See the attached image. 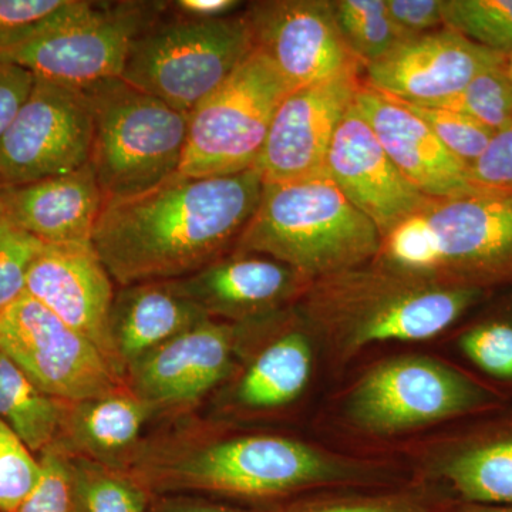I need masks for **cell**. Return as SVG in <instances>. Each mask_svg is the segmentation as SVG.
Wrapping results in <instances>:
<instances>
[{
  "label": "cell",
  "instance_id": "7bdbcfd3",
  "mask_svg": "<svg viewBox=\"0 0 512 512\" xmlns=\"http://www.w3.org/2000/svg\"><path fill=\"white\" fill-rule=\"evenodd\" d=\"M439 512H512V505L497 504H443Z\"/></svg>",
  "mask_w": 512,
  "mask_h": 512
},
{
  "label": "cell",
  "instance_id": "277c9868",
  "mask_svg": "<svg viewBox=\"0 0 512 512\" xmlns=\"http://www.w3.org/2000/svg\"><path fill=\"white\" fill-rule=\"evenodd\" d=\"M375 261L441 285H512V192L430 200L382 238Z\"/></svg>",
  "mask_w": 512,
  "mask_h": 512
},
{
  "label": "cell",
  "instance_id": "d4e9b609",
  "mask_svg": "<svg viewBox=\"0 0 512 512\" xmlns=\"http://www.w3.org/2000/svg\"><path fill=\"white\" fill-rule=\"evenodd\" d=\"M441 503L512 505V423L461 441L436 466Z\"/></svg>",
  "mask_w": 512,
  "mask_h": 512
},
{
  "label": "cell",
  "instance_id": "5bb4252c",
  "mask_svg": "<svg viewBox=\"0 0 512 512\" xmlns=\"http://www.w3.org/2000/svg\"><path fill=\"white\" fill-rule=\"evenodd\" d=\"M360 86L359 74H343L299 87L285 97L254 167L264 184L328 174L330 144Z\"/></svg>",
  "mask_w": 512,
  "mask_h": 512
},
{
  "label": "cell",
  "instance_id": "4dcf8cb0",
  "mask_svg": "<svg viewBox=\"0 0 512 512\" xmlns=\"http://www.w3.org/2000/svg\"><path fill=\"white\" fill-rule=\"evenodd\" d=\"M457 345L468 362L485 376L512 383V316L474 323L461 333Z\"/></svg>",
  "mask_w": 512,
  "mask_h": 512
},
{
  "label": "cell",
  "instance_id": "9a60e30c",
  "mask_svg": "<svg viewBox=\"0 0 512 512\" xmlns=\"http://www.w3.org/2000/svg\"><path fill=\"white\" fill-rule=\"evenodd\" d=\"M245 325L205 319L143 357L126 384L154 409H180L204 399L231 375Z\"/></svg>",
  "mask_w": 512,
  "mask_h": 512
},
{
  "label": "cell",
  "instance_id": "9c48e42d",
  "mask_svg": "<svg viewBox=\"0 0 512 512\" xmlns=\"http://www.w3.org/2000/svg\"><path fill=\"white\" fill-rule=\"evenodd\" d=\"M167 2L67 0L28 42L0 52L36 79L89 89L120 79L131 43Z\"/></svg>",
  "mask_w": 512,
  "mask_h": 512
},
{
  "label": "cell",
  "instance_id": "8992f818",
  "mask_svg": "<svg viewBox=\"0 0 512 512\" xmlns=\"http://www.w3.org/2000/svg\"><path fill=\"white\" fill-rule=\"evenodd\" d=\"M86 90L93 104L89 164L104 200L143 194L178 174L188 114L121 79Z\"/></svg>",
  "mask_w": 512,
  "mask_h": 512
},
{
  "label": "cell",
  "instance_id": "f1b7e54d",
  "mask_svg": "<svg viewBox=\"0 0 512 512\" xmlns=\"http://www.w3.org/2000/svg\"><path fill=\"white\" fill-rule=\"evenodd\" d=\"M444 26L478 45L512 50V0H443Z\"/></svg>",
  "mask_w": 512,
  "mask_h": 512
},
{
  "label": "cell",
  "instance_id": "e0dca14e",
  "mask_svg": "<svg viewBox=\"0 0 512 512\" xmlns=\"http://www.w3.org/2000/svg\"><path fill=\"white\" fill-rule=\"evenodd\" d=\"M170 282L208 318L235 325L261 322L292 308L311 285L284 262L237 251Z\"/></svg>",
  "mask_w": 512,
  "mask_h": 512
},
{
  "label": "cell",
  "instance_id": "8d00e7d4",
  "mask_svg": "<svg viewBox=\"0 0 512 512\" xmlns=\"http://www.w3.org/2000/svg\"><path fill=\"white\" fill-rule=\"evenodd\" d=\"M67 0H0V52L28 42Z\"/></svg>",
  "mask_w": 512,
  "mask_h": 512
},
{
  "label": "cell",
  "instance_id": "484cf974",
  "mask_svg": "<svg viewBox=\"0 0 512 512\" xmlns=\"http://www.w3.org/2000/svg\"><path fill=\"white\" fill-rule=\"evenodd\" d=\"M66 404L40 390L0 352V420L32 453H43L55 446Z\"/></svg>",
  "mask_w": 512,
  "mask_h": 512
},
{
  "label": "cell",
  "instance_id": "603a6c76",
  "mask_svg": "<svg viewBox=\"0 0 512 512\" xmlns=\"http://www.w3.org/2000/svg\"><path fill=\"white\" fill-rule=\"evenodd\" d=\"M208 316L171 282L121 286L110 313V338L124 380L127 370Z\"/></svg>",
  "mask_w": 512,
  "mask_h": 512
},
{
  "label": "cell",
  "instance_id": "b9f144b4",
  "mask_svg": "<svg viewBox=\"0 0 512 512\" xmlns=\"http://www.w3.org/2000/svg\"><path fill=\"white\" fill-rule=\"evenodd\" d=\"M150 512H265L232 507V505L211 503V501L192 500V498H163L151 503Z\"/></svg>",
  "mask_w": 512,
  "mask_h": 512
},
{
  "label": "cell",
  "instance_id": "4316f807",
  "mask_svg": "<svg viewBox=\"0 0 512 512\" xmlns=\"http://www.w3.org/2000/svg\"><path fill=\"white\" fill-rule=\"evenodd\" d=\"M343 42L366 69L407 40L387 13L384 0H330Z\"/></svg>",
  "mask_w": 512,
  "mask_h": 512
},
{
  "label": "cell",
  "instance_id": "ffe728a7",
  "mask_svg": "<svg viewBox=\"0 0 512 512\" xmlns=\"http://www.w3.org/2000/svg\"><path fill=\"white\" fill-rule=\"evenodd\" d=\"M353 103L393 164L426 197L443 200L481 192L470 183L467 165L402 100L362 83Z\"/></svg>",
  "mask_w": 512,
  "mask_h": 512
},
{
  "label": "cell",
  "instance_id": "7402d4cb",
  "mask_svg": "<svg viewBox=\"0 0 512 512\" xmlns=\"http://www.w3.org/2000/svg\"><path fill=\"white\" fill-rule=\"evenodd\" d=\"M271 330L272 338L235 384L232 400L241 409H281L296 402L311 382L315 336L298 306L275 315Z\"/></svg>",
  "mask_w": 512,
  "mask_h": 512
},
{
  "label": "cell",
  "instance_id": "2e32d148",
  "mask_svg": "<svg viewBox=\"0 0 512 512\" xmlns=\"http://www.w3.org/2000/svg\"><path fill=\"white\" fill-rule=\"evenodd\" d=\"M505 57L443 26L404 40L369 64L363 84L406 103L436 106L456 97L477 74Z\"/></svg>",
  "mask_w": 512,
  "mask_h": 512
},
{
  "label": "cell",
  "instance_id": "52a82bcc",
  "mask_svg": "<svg viewBox=\"0 0 512 512\" xmlns=\"http://www.w3.org/2000/svg\"><path fill=\"white\" fill-rule=\"evenodd\" d=\"M254 50L244 12L192 20L168 12L131 43L120 79L190 114Z\"/></svg>",
  "mask_w": 512,
  "mask_h": 512
},
{
  "label": "cell",
  "instance_id": "836d02e7",
  "mask_svg": "<svg viewBox=\"0 0 512 512\" xmlns=\"http://www.w3.org/2000/svg\"><path fill=\"white\" fill-rule=\"evenodd\" d=\"M39 461V481L15 512H82L69 456L52 446Z\"/></svg>",
  "mask_w": 512,
  "mask_h": 512
},
{
  "label": "cell",
  "instance_id": "ac0fdd59",
  "mask_svg": "<svg viewBox=\"0 0 512 512\" xmlns=\"http://www.w3.org/2000/svg\"><path fill=\"white\" fill-rule=\"evenodd\" d=\"M326 173L382 238L433 200L400 173L355 103L330 144Z\"/></svg>",
  "mask_w": 512,
  "mask_h": 512
},
{
  "label": "cell",
  "instance_id": "d590c367",
  "mask_svg": "<svg viewBox=\"0 0 512 512\" xmlns=\"http://www.w3.org/2000/svg\"><path fill=\"white\" fill-rule=\"evenodd\" d=\"M441 505L424 491L404 490L303 501L282 512H439Z\"/></svg>",
  "mask_w": 512,
  "mask_h": 512
},
{
  "label": "cell",
  "instance_id": "5b68a950",
  "mask_svg": "<svg viewBox=\"0 0 512 512\" xmlns=\"http://www.w3.org/2000/svg\"><path fill=\"white\" fill-rule=\"evenodd\" d=\"M382 235L328 174L264 184L234 251L274 258L313 282L375 261Z\"/></svg>",
  "mask_w": 512,
  "mask_h": 512
},
{
  "label": "cell",
  "instance_id": "7a4b0ae2",
  "mask_svg": "<svg viewBox=\"0 0 512 512\" xmlns=\"http://www.w3.org/2000/svg\"><path fill=\"white\" fill-rule=\"evenodd\" d=\"M150 494L208 493L275 501L316 490L394 481L386 466L275 434H245L163 451L134 474Z\"/></svg>",
  "mask_w": 512,
  "mask_h": 512
},
{
  "label": "cell",
  "instance_id": "74e56055",
  "mask_svg": "<svg viewBox=\"0 0 512 512\" xmlns=\"http://www.w3.org/2000/svg\"><path fill=\"white\" fill-rule=\"evenodd\" d=\"M470 183L481 192H512V126L495 134L490 146L468 167Z\"/></svg>",
  "mask_w": 512,
  "mask_h": 512
},
{
  "label": "cell",
  "instance_id": "6da1fadb",
  "mask_svg": "<svg viewBox=\"0 0 512 512\" xmlns=\"http://www.w3.org/2000/svg\"><path fill=\"white\" fill-rule=\"evenodd\" d=\"M262 188L255 168L224 177L175 174L143 194L104 202L93 247L121 286L183 279L235 248Z\"/></svg>",
  "mask_w": 512,
  "mask_h": 512
},
{
  "label": "cell",
  "instance_id": "d6986e66",
  "mask_svg": "<svg viewBox=\"0 0 512 512\" xmlns=\"http://www.w3.org/2000/svg\"><path fill=\"white\" fill-rule=\"evenodd\" d=\"M26 293L89 339L123 377L110 338L113 278L92 242L45 244L30 268Z\"/></svg>",
  "mask_w": 512,
  "mask_h": 512
},
{
  "label": "cell",
  "instance_id": "e575fe53",
  "mask_svg": "<svg viewBox=\"0 0 512 512\" xmlns=\"http://www.w3.org/2000/svg\"><path fill=\"white\" fill-rule=\"evenodd\" d=\"M42 466L32 451L0 420V512H15L32 493Z\"/></svg>",
  "mask_w": 512,
  "mask_h": 512
},
{
  "label": "cell",
  "instance_id": "60d3db41",
  "mask_svg": "<svg viewBox=\"0 0 512 512\" xmlns=\"http://www.w3.org/2000/svg\"><path fill=\"white\" fill-rule=\"evenodd\" d=\"M244 5L238 0H175L168 2V10L185 19L215 20L237 15Z\"/></svg>",
  "mask_w": 512,
  "mask_h": 512
},
{
  "label": "cell",
  "instance_id": "f35d334b",
  "mask_svg": "<svg viewBox=\"0 0 512 512\" xmlns=\"http://www.w3.org/2000/svg\"><path fill=\"white\" fill-rule=\"evenodd\" d=\"M387 13L407 39L443 28V0H384Z\"/></svg>",
  "mask_w": 512,
  "mask_h": 512
},
{
  "label": "cell",
  "instance_id": "8fae6325",
  "mask_svg": "<svg viewBox=\"0 0 512 512\" xmlns=\"http://www.w3.org/2000/svg\"><path fill=\"white\" fill-rule=\"evenodd\" d=\"M0 352L62 402L93 399L126 384L89 339L28 293L0 311Z\"/></svg>",
  "mask_w": 512,
  "mask_h": 512
},
{
  "label": "cell",
  "instance_id": "f546056e",
  "mask_svg": "<svg viewBox=\"0 0 512 512\" xmlns=\"http://www.w3.org/2000/svg\"><path fill=\"white\" fill-rule=\"evenodd\" d=\"M436 106L461 111L480 121L495 134L511 127L512 82L505 60L483 70L463 92Z\"/></svg>",
  "mask_w": 512,
  "mask_h": 512
},
{
  "label": "cell",
  "instance_id": "cb8c5ba5",
  "mask_svg": "<svg viewBox=\"0 0 512 512\" xmlns=\"http://www.w3.org/2000/svg\"><path fill=\"white\" fill-rule=\"evenodd\" d=\"M156 412L127 384L103 396L67 403L55 447L67 456L121 470V461L136 451L141 431Z\"/></svg>",
  "mask_w": 512,
  "mask_h": 512
},
{
  "label": "cell",
  "instance_id": "f6af8a7d",
  "mask_svg": "<svg viewBox=\"0 0 512 512\" xmlns=\"http://www.w3.org/2000/svg\"><path fill=\"white\" fill-rule=\"evenodd\" d=\"M3 187H5V185L0 183V217H5V212H3V204H2V191H3Z\"/></svg>",
  "mask_w": 512,
  "mask_h": 512
},
{
  "label": "cell",
  "instance_id": "3957f363",
  "mask_svg": "<svg viewBox=\"0 0 512 512\" xmlns=\"http://www.w3.org/2000/svg\"><path fill=\"white\" fill-rule=\"evenodd\" d=\"M487 291L437 284L379 262L311 282L296 303L313 336L339 362L367 346L437 338Z\"/></svg>",
  "mask_w": 512,
  "mask_h": 512
},
{
  "label": "cell",
  "instance_id": "ba28073f",
  "mask_svg": "<svg viewBox=\"0 0 512 512\" xmlns=\"http://www.w3.org/2000/svg\"><path fill=\"white\" fill-rule=\"evenodd\" d=\"M501 393L463 370L421 355L377 363L346 394L343 416L363 434L399 436L503 407Z\"/></svg>",
  "mask_w": 512,
  "mask_h": 512
},
{
  "label": "cell",
  "instance_id": "ee69618b",
  "mask_svg": "<svg viewBox=\"0 0 512 512\" xmlns=\"http://www.w3.org/2000/svg\"><path fill=\"white\" fill-rule=\"evenodd\" d=\"M505 67H507V72L510 74V79L512 82V50L507 53V57H505Z\"/></svg>",
  "mask_w": 512,
  "mask_h": 512
},
{
  "label": "cell",
  "instance_id": "83f0119b",
  "mask_svg": "<svg viewBox=\"0 0 512 512\" xmlns=\"http://www.w3.org/2000/svg\"><path fill=\"white\" fill-rule=\"evenodd\" d=\"M69 458L82 512H150V491L131 474L84 458Z\"/></svg>",
  "mask_w": 512,
  "mask_h": 512
},
{
  "label": "cell",
  "instance_id": "4fadbf2b",
  "mask_svg": "<svg viewBox=\"0 0 512 512\" xmlns=\"http://www.w3.org/2000/svg\"><path fill=\"white\" fill-rule=\"evenodd\" d=\"M244 15L254 49L293 90L363 70L343 42L330 0H258L247 3Z\"/></svg>",
  "mask_w": 512,
  "mask_h": 512
},
{
  "label": "cell",
  "instance_id": "7c38bea8",
  "mask_svg": "<svg viewBox=\"0 0 512 512\" xmlns=\"http://www.w3.org/2000/svg\"><path fill=\"white\" fill-rule=\"evenodd\" d=\"M93 104L87 90L36 79L0 138V183L22 185L89 164Z\"/></svg>",
  "mask_w": 512,
  "mask_h": 512
},
{
  "label": "cell",
  "instance_id": "d6a6232c",
  "mask_svg": "<svg viewBox=\"0 0 512 512\" xmlns=\"http://www.w3.org/2000/svg\"><path fill=\"white\" fill-rule=\"evenodd\" d=\"M45 242L6 217H0V311L26 293L33 262Z\"/></svg>",
  "mask_w": 512,
  "mask_h": 512
},
{
  "label": "cell",
  "instance_id": "1f68e13d",
  "mask_svg": "<svg viewBox=\"0 0 512 512\" xmlns=\"http://www.w3.org/2000/svg\"><path fill=\"white\" fill-rule=\"evenodd\" d=\"M403 103L419 116L436 134L441 144L467 167L483 156L495 136L490 128L461 111L406 101Z\"/></svg>",
  "mask_w": 512,
  "mask_h": 512
},
{
  "label": "cell",
  "instance_id": "44dd1931",
  "mask_svg": "<svg viewBox=\"0 0 512 512\" xmlns=\"http://www.w3.org/2000/svg\"><path fill=\"white\" fill-rule=\"evenodd\" d=\"M104 202L90 164L2 191L5 217L45 244L92 242Z\"/></svg>",
  "mask_w": 512,
  "mask_h": 512
},
{
  "label": "cell",
  "instance_id": "30bf717a",
  "mask_svg": "<svg viewBox=\"0 0 512 512\" xmlns=\"http://www.w3.org/2000/svg\"><path fill=\"white\" fill-rule=\"evenodd\" d=\"M258 50L188 114L187 143L178 174L224 177L255 167L279 104L292 92Z\"/></svg>",
  "mask_w": 512,
  "mask_h": 512
},
{
  "label": "cell",
  "instance_id": "ab89813d",
  "mask_svg": "<svg viewBox=\"0 0 512 512\" xmlns=\"http://www.w3.org/2000/svg\"><path fill=\"white\" fill-rule=\"evenodd\" d=\"M35 82L29 70L0 55V138L28 100Z\"/></svg>",
  "mask_w": 512,
  "mask_h": 512
}]
</instances>
